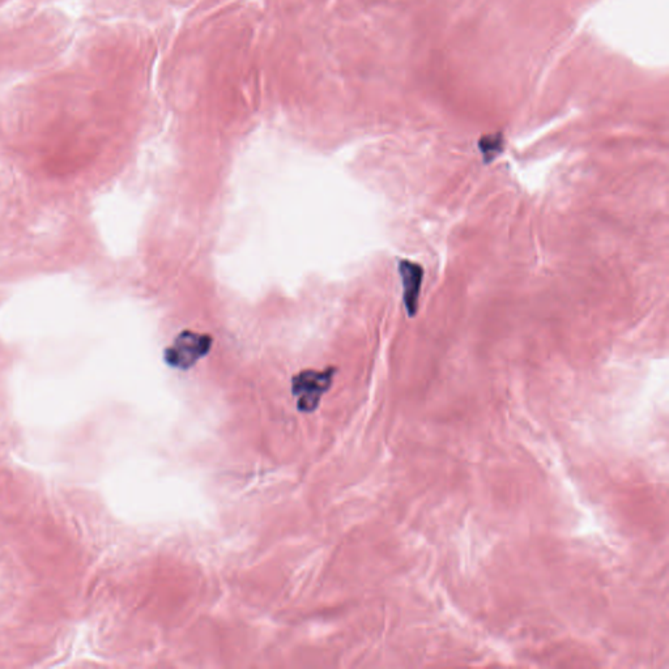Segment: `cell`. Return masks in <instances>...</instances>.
I'll return each mask as SVG.
<instances>
[{"label":"cell","instance_id":"cell-1","mask_svg":"<svg viewBox=\"0 0 669 669\" xmlns=\"http://www.w3.org/2000/svg\"><path fill=\"white\" fill-rule=\"evenodd\" d=\"M335 374V368H327L323 372L305 370L297 374L292 381V394L297 398L298 411L314 412L319 407L322 396L330 390Z\"/></svg>","mask_w":669,"mask_h":669},{"label":"cell","instance_id":"cell-2","mask_svg":"<svg viewBox=\"0 0 669 669\" xmlns=\"http://www.w3.org/2000/svg\"><path fill=\"white\" fill-rule=\"evenodd\" d=\"M212 338L194 331H182L174 339L172 347L165 351L166 364L178 370H189L210 353Z\"/></svg>","mask_w":669,"mask_h":669},{"label":"cell","instance_id":"cell-3","mask_svg":"<svg viewBox=\"0 0 669 669\" xmlns=\"http://www.w3.org/2000/svg\"><path fill=\"white\" fill-rule=\"evenodd\" d=\"M399 275L403 285V301L407 314L413 318L419 311L421 285H423L424 270L420 264L400 259Z\"/></svg>","mask_w":669,"mask_h":669},{"label":"cell","instance_id":"cell-4","mask_svg":"<svg viewBox=\"0 0 669 669\" xmlns=\"http://www.w3.org/2000/svg\"><path fill=\"white\" fill-rule=\"evenodd\" d=\"M505 139L502 132H497V134L483 136L479 140V149L481 155H483L484 164H490L496 157L500 156L504 152Z\"/></svg>","mask_w":669,"mask_h":669}]
</instances>
